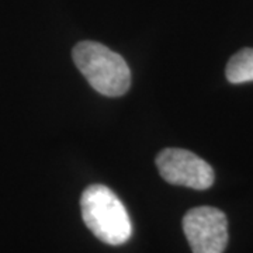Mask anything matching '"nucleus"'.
<instances>
[{
    "mask_svg": "<svg viewBox=\"0 0 253 253\" xmlns=\"http://www.w3.org/2000/svg\"><path fill=\"white\" fill-rule=\"evenodd\" d=\"M75 65L94 90L109 97L123 96L131 86V71L126 59L106 45L82 41L72 51Z\"/></svg>",
    "mask_w": 253,
    "mask_h": 253,
    "instance_id": "nucleus-2",
    "label": "nucleus"
},
{
    "mask_svg": "<svg viewBox=\"0 0 253 253\" xmlns=\"http://www.w3.org/2000/svg\"><path fill=\"white\" fill-rule=\"evenodd\" d=\"M183 231L193 253H224L228 244L226 215L218 208L197 207L183 218Z\"/></svg>",
    "mask_w": 253,
    "mask_h": 253,
    "instance_id": "nucleus-3",
    "label": "nucleus"
},
{
    "mask_svg": "<svg viewBox=\"0 0 253 253\" xmlns=\"http://www.w3.org/2000/svg\"><path fill=\"white\" fill-rule=\"evenodd\" d=\"M226 79L231 83L253 82V48H244L236 52L226 65Z\"/></svg>",
    "mask_w": 253,
    "mask_h": 253,
    "instance_id": "nucleus-5",
    "label": "nucleus"
},
{
    "mask_svg": "<svg viewBox=\"0 0 253 253\" xmlns=\"http://www.w3.org/2000/svg\"><path fill=\"white\" fill-rule=\"evenodd\" d=\"M82 218L91 234L107 245L126 244L132 235L126 208L107 186L91 184L81 199Z\"/></svg>",
    "mask_w": 253,
    "mask_h": 253,
    "instance_id": "nucleus-1",
    "label": "nucleus"
},
{
    "mask_svg": "<svg viewBox=\"0 0 253 253\" xmlns=\"http://www.w3.org/2000/svg\"><path fill=\"white\" fill-rule=\"evenodd\" d=\"M156 166L161 176L170 184L206 190L214 183L212 168L204 159L186 149H163L156 156Z\"/></svg>",
    "mask_w": 253,
    "mask_h": 253,
    "instance_id": "nucleus-4",
    "label": "nucleus"
}]
</instances>
